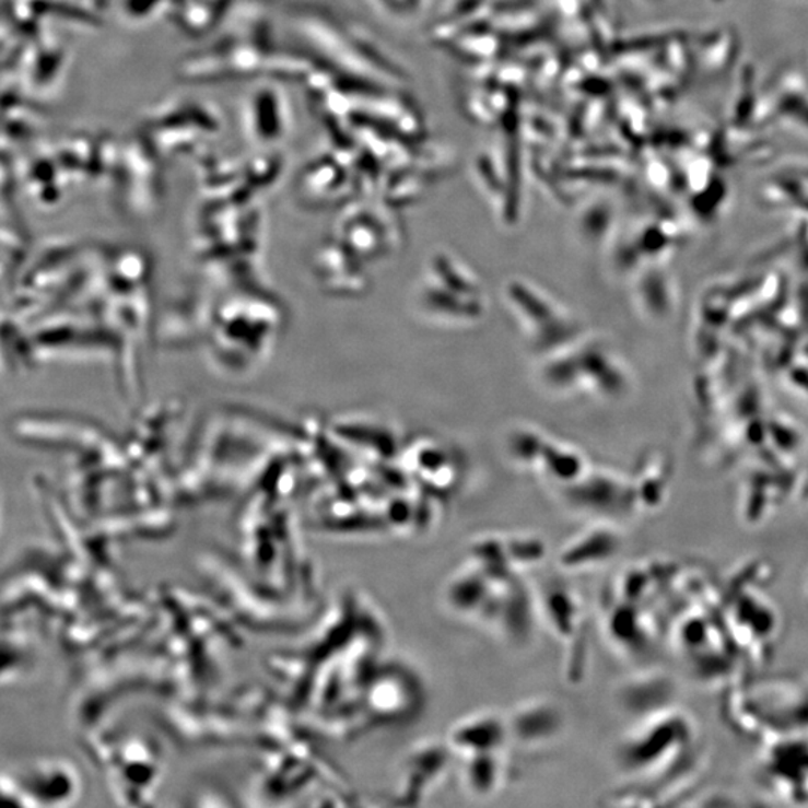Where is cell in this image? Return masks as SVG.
I'll return each instance as SVG.
<instances>
[{
	"instance_id": "3",
	"label": "cell",
	"mask_w": 808,
	"mask_h": 808,
	"mask_svg": "<svg viewBox=\"0 0 808 808\" xmlns=\"http://www.w3.org/2000/svg\"><path fill=\"white\" fill-rule=\"evenodd\" d=\"M477 759H470L466 769L467 786L477 792V794H489V792L497 789L505 773V766L502 765L501 759L494 758L491 751H487L485 761H481L478 754Z\"/></svg>"
},
{
	"instance_id": "2",
	"label": "cell",
	"mask_w": 808,
	"mask_h": 808,
	"mask_svg": "<svg viewBox=\"0 0 808 808\" xmlns=\"http://www.w3.org/2000/svg\"><path fill=\"white\" fill-rule=\"evenodd\" d=\"M592 550L595 554L596 564L608 562L619 550V535L614 527L595 526L583 531L578 538L567 543L562 551L563 566L571 567V571H586L592 566Z\"/></svg>"
},
{
	"instance_id": "1",
	"label": "cell",
	"mask_w": 808,
	"mask_h": 808,
	"mask_svg": "<svg viewBox=\"0 0 808 808\" xmlns=\"http://www.w3.org/2000/svg\"><path fill=\"white\" fill-rule=\"evenodd\" d=\"M510 735V725L494 713L475 714L450 733V747L465 754L497 751Z\"/></svg>"
},
{
	"instance_id": "4",
	"label": "cell",
	"mask_w": 808,
	"mask_h": 808,
	"mask_svg": "<svg viewBox=\"0 0 808 808\" xmlns=\"http://www.w3.org/2000/svg\"><path fill=\"white\" fill-rule=\"evenodd\" d=\"M538 312H539V314H541V315H542V312H543V307L539 308V311H538ZM541 315H539V316H541ZM542 323H543V319H542V318H539V323H538V324H542Z\"/></svg>"
}]
</instances>
